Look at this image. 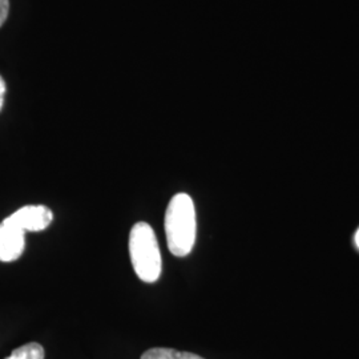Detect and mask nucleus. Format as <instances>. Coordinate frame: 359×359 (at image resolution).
<instances>
[{"label": "nucleus", "mask_w": 359, "mask_h": 359, "mask_svg": "<svg viewBox=\"0 0 359 359\" xmlns=\"http://www.w3.org/2000/svg\"><path fill=\"white\" fill-rule=\"evenodd\" d=\"M196 209L187 193H177L169 201L165 213L168 249L176 257L188 256L196 243Z\"/></svg>", "instance_id": "obj_1"}, {"label": "nucleus", "mask_w": 359, "mask_h": 359, "mask_svg": "<svg viewBox=\"0 0 359 359\" xmlns=\"http://www.w3.org/2000/svg\"><path fill=\"white\" fill-rule=\"evenodd\" d=\"M129 255L137 277L147 283L160 278L163 261L158 243L152 226L147 222L133 225L129 234Z\"/></svg>", "instance_id": "obj_2"}, {"label": "nucleus", "mask_w": 359, "mask_h": 359, "mask_svg": "<svg viewBox=\"0 0 359 359\" xmlns=\"http://www.w3.org/2000/svg\"><path fill=\"white\" fill-rule=\"evenodd\" d=\"M26 231L7 217L0 222V261L13 262L23 255Z\"/></svg>", "instance_id": "obj_3"}, {"label": "nucleus", "mask_w": 359, "mask_h": 359, "mask_svg": "<svg viewBox=\"0 0 359 359\" xmlns=\"http://www.w3.org/2000/svg\"><path fill=\"white\" fill-rule=\"evenodd\" d=\"M8 218L25 231H41L51 225L53 213L48 206L27 205L13 212Z\"/></svg>", "instance_id": "obj_4"}, {"label": "nucleus", "mask_w": 359, "mask_h": 359, "mask_svg": "<svg viewBox=\"0 0 359 359\" xmlns=\"http://www.w3.org/2000/svg\"><path fill=\"white\" fill-rule=\"evenodd\" d=\"M142 359H204L193 353H185L173 348L165 347H156L145 351L142 355Z\"/></svg>", "instance_id": "obj_5"}, {"label": "nucleus", "mask_w": 359, "mask_h": 359, "mask_svg": "<svg viewBox=\"0 0 359 359\" xmlns=\"http://www.w3.org/2000/svg\"><path fill=\"white\" fill-rule=\"evenodd\" d=\"M44 347L36 342H29L15 348L11 355L6 359H44Z\"/></svg>", "instance_id": "obj_6"}, {"label": "nucleus", "mask_w": 359, "mask_h": 359, "mask_svg": "<svg viewBox=\"0 0 359 359\" xmlns=\"http://www.w3.org/2000/svg\"><path fill=\"white\" fill-rule=\"evenodd\" d=\"M10 13V1L8 0H0V27L3 26L8 18Z\"/></svg>", "instance_id": "obj_7"}, {"label": "nucleus", "mask_w": 359, "mask_h": 359, "mask_svg": "<svg viewBox=\"0 0 359 359\" xmlns=\"http://www.w3.org/2000/svg\"><path fill=\"white\" fill-rule=\"evenodd\" d=\"M6 81L3 80V77L0 76V111L3 108V104H4V95H6Z\"/></svg>", "instance_id": "obj_8"}, {"label": "nucleus", "mask_w": 359, "mask_h": 359, "mask_svg": "<svg viewBox=\"0 0 359 359\" xmlns=\"http://www.w3.org/2000/svg\"><path fill=\"white\" fill-rule=\"evenodd\" d=\"M355 244H357V246H358L359 249V229L358 231H357V234H355Z\"/></svg>", "instance_id": "obj_9"}]
</instances>
